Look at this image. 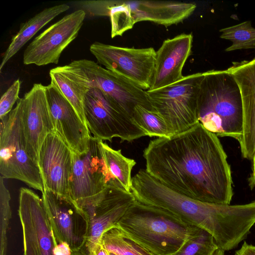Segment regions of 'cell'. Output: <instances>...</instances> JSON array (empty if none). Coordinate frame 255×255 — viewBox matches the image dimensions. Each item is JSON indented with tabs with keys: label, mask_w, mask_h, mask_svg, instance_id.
Instances as JSON below:
<instances>
[{
	"label": "cell",
	"mask_w": 255,
	"mask_h": 255,
	"mask_svg": "<svg viewBox=\"0 0 255 255\" xmlns=\"http://www.w3.org/2000/svg\"><path fill=\"white\" fill-rule=\"evenodd\" d=\"M143 156L146 172L170 189L203 202L230 205L233 181L227 154L218 136L200 123L151 140Z\"/></svg>",
	"instance_id": "cell-1"
},
{
	"label": "cell",
	"mask_w": 255,
	"mask_h": 255,
	"mask_svg": "<svg viewBox=\"0 0 255 255\" xmlns=\"http://www.w3.org/2000/svg\"><path fill=\"white\" fill-rule=\"evenodd\" d=\"M131 181V193L136 201L165 210L188 225L207 231L225 252L237 247L247 235L251 213L247 204L223 205L196 200L167 187L143 169Z\"/></svg>",
	"instance_id": "cell-2"
},
{
	"label": "cell",
	"mask_w": 255,
	"mask_h": 255,
	"mask_svg": "<svg viewBox=\"0 0 255 255\" xmlns=\"http://www.w3.org/2000/svg\"><path fill=\"white\" fill-rule=\"evenodd\" d=\"M115 226L153 255L173 254L198 228L165 210L136 200Z\"/></svg>",
	"instance_id": "cell-3"
},
{
	"label": "cell",
	"mask_w": 255,
	"mask_h": 255,
	"mask_svg": "<svg viewBox=\"0 0 255 255\" xmlns=\"http://www.w3.org/2000/svg\"><path fill=\"white\" fill-rule=\"evenodd\" d=\"M199 122L218 136L238 141L243 131V113L240 90L225 70L203 72L198 99Z\"/></svg>",
	"instance_id": "cell-4"
},
{
	"label": "cell",
	"mask_w": 255,
	"mask_h": 255,
	"mask_svg": "<svg viewBox=\"0 0 255 255\" xmlns=\"http://www.w3.org/2000/svg\"><path fill=\"white\" fill-rule=\"evenodd\" d=\"M56 68L81 87L101 89L113 99L132 119L137 106L155 110L149 101L146 91L93 61L74 60L68 65Z\"/></svg>",
	"instance_id": "cell-5"
},
{
	"label": "cell",
	"mask_w": 255,
	"mask_h": 255,
	"mask_svg": "<svg viewBox=\"0 0 255 255\" xmlns=\"http://www.w3.org/2000/svg\"><path fill=\"white\" fill-rule=\"evenodd\" d=\"M203 73L186 76L167 87L146 91L153 108L165 122L170 136L198 124V99Z\"/></svg>",
	"instance_id": "cell-6"
},
{
	"label": "cell",
	"mask_w": 255,
	"mask_h": 255,
	"mask_svg": "<svg viewBox=\"0 0 255 255\" xmlns=\"http://www.w3.org/2000/svg\"><path fill=\"white\" fill-rule=\"evenodd\" d=\"M22 107L20 98L16 107L0 119V173L4 179L20 180L42 193L44 186L39 167L26 148L21 126Z\"/></svg>",
	"instance_id": "cell-7"
},
{
	"label": "cell",
	"mask_w": 255,
	"mask_h": 255,
	"mask_svg": "<svg viewBox=\"0 0 255 255\" xmlns=\"http://www.w3.org/2000/svg\"><path fill=\"white\" fill-rule=\"evenodd\" d=\"M83 107L87 127L98 139L111 142L118 137L121 142H131L147 136L113 99L98 88L86 90Z\"/></svg>",
	"instance_id": "cell-8"
},
{
	"label": "cell",
	"mask_w": 255,
	"mask_h": 255,
	"mask_svg": "<svg viewBox=\"0 0 255 255\" xmlns=\"http://www.w3.org/2000/svg\"><path fill=\"white\" fill-rule=\"evenodd\" d=\"M135 200L131 193L109 185L98 194L77 202L88 221L86 242L81 250L85 255H95L103 234L116 225Z\"/></svg>",
	"instance_id": "cell-9"
},
{
	"label": "cell",
	"mask_w": 255,
	"mask_h": 255,
	"mask_svg": "<svg viewBox=\"0 0 255 255\" xmlns=\"http://www.w3.org/2000/svg\"><path fill=\"white\" fill-rule=\"evenodd\" d=\"M90 51L106 69L144 91L150 88L156 62L153 48L122 47L96 42L91 44Z\"/></svg>",
	"instance_id": "cell-10"
},
{
	"label": "cell",
	"mask_w": 255,
	"mask_h": 255,
	"mask_svg": "<svg viewBox=\"0 0 255 255\" xmlns=\"http://www.w3.org/2000/svg\"><path fill=\"white\" fill-rule=\"evenodd\" d=\"M72 151L70 192L76 203L98 194L109 185L124 189L106 165L100 139L92 136L86 152Z\"/></svg>",
	"instance_id": "cell-11"
},
{
	"label": "cell",
	"mask_w": 255,
	"mask_h": 255,
	"mask_svg": "<svg viewBox=\"0 0 255 255\" xmlns=\"http://www.w3.org/2000/svg\"><path fill=\"white\" fill-rule=\"evenodd\" d=\"M18 215L22 229L23 255H55L58 245L41 198L21 188Z\"/></svg>",
	"instance_id": "cell-12"
},
{
	"label": "cell",
	"mask_w": 255,
	"mask_h": 255,
	"mask_svg": "<svg viewBox=\"0 0 255 255\" xmlns=\"http://www.w3.org/2000/svg\"><path fill=\"white\" fill-rule=\"evenodd\" d=\"M83 9L67 14L37 36L27 46L25 65L57 64L64 50L77 37L86 16Z\"/></svg>",
	"instance_id": "cell-13"
},
{
	"label": "cell",
	"mask_w": 255,
	"mask_h": 255,
	"mask_svg": "<svg viewBox=\"0 0 255 255\" xmlns=\"http://www.w3.org/2000/svg\"><path fill=\"white\" fill-rule=\"evenodd\" d=\"M41 199L57 243L67 244L72 252L81 251L88 228L85 213L75 201L46 189L42 192Z\"/></svg>",
	"instance_id": "cell-14"
},
{
	"label": "cell",
	"mask_w": 255,
	"mask_h": 255,
	"mask_svg": "<svg viewBox=\"0 0 255 255\" xmlns=\"http://www.w3.org/2000/svg\"><path fill=\"white\" fill-rule=\"evenodd\" d=\"M72 163L70 147L56 131L49 134L39 154L38 167L44 189L73 200L70 192Z\"/></svg>",
	"instance_id": "cell-15"
},
{
	"label": "cell",
	"mask_w": 255,
	"mask_h": 255,
	"mask_svg": "<svg viewBox=\"0 0 255 255\" xmlns=\"http://www.w3.org/2000/svg\"><path fill=\"white\" fill-rule=\"evenodd\" d=\"M22 99L21 126L26 148L30 157L38 166L42 144L47 136L55 131L46 86L34 84Z\"/></svg>",
	"instance_id": "cell-16"
},
{
	"label": "cell",
	"mask_w": 255,
	"mask_h": 255,
	"mask_svg": "<svg viewBox=\"0 0 255 255\" xmlns=\"http://www.w3.org/2000/svg\"><path fill=\"white\" fill-rule=\"evenodd\" d=\"M47 102L56 131L72 151L86 152L92 135L73 106L53 83L46 86Z\"/></svg>",
	"instance_id": "cell-17"
},
{
	"label": "cell",
	"mask_w": 255,
	"mask_h": 255,
	"mask_svg": "<svg viewBox=\"0 0 255 255\" xmlns=\"http://www.w3.org/2000/svg\"><path fill=\"white\" fill-rule=\"evenodd\" d=\"M227 71L240 90L243 107V131L238 141L243 157L252 160L255 153V58L234 62Z\"/></svg>",
	"instance_id": "cell-18"
},
{
	"label": "cell",
	"mask_w": 255,
	"mask_h": 255,
	"mask_svg": "<svg viewBox=\"0 0 255 255\" xmlns=\"http://www.w3.org/2000/svg\"><path fill=\"white\" fill-rule=\"evenodd\" d=\"M192 33H182L165 40L156 51L153 79L149 91L173 84L183 78L182 69L191 53Z\"/></svg>",
	"instance_id": "cell-19"
},
{
	"label": "cell",
	"mask_w": 255,
	"mask_h": 255,
	"mask_svg": "<svg viewBox=\"0 0 255 255\" xmlns=\"http://www.w3.org/2000/svg\"><path fill=\"white\" fill-rule=\"evenodd\" d=\"M133 24L148 21L168 26L182 22L196 8L194 3L174 1L124 0Z\"/></svg>",
	"instance_id": "cell-20"
},
{
	"label": "cell",
	"mask_w": 255,
	"mask_h": 255,
	"mask_svg": "<svg viewBox=\"0 0 255 255\" xmlns=\"http://www.w3.org/2000/svg\"><path fill=\"white\" fill-rule=\"evenodd\" d=\"M65 3L46 8L21 24L3 55L0 65L1 71L6 63L13 57L40 29L55 17L69 9Z\"/></svg>",
	"instance_id": "cell-21"
},
{
	"label": "cell",
	"mask_w": 255,
	"mask_h": 255,
	"mask_svg": "<svg viewBox=\"0 0 255 255\" xmlns=\"http://www.w3.org/2000/svg\"><path fill=\"white\" fill-rule=\"evenodd\" d=\"M100 145L105 163L110 173L127 192L131 193V173L136 164L135 160L125 157L121 149H114L101 140Z\"/></svg>",
	"instance_id": "cell-22"
},
{
	"label": "cell",
	"mask_w": 255,
	"mask_h": 255,
	"mask_svg": "<svg viewBox=\"0 0 255 255\" xmlns=\"http://www.w3.org/2000/svg\"><path fill=\"white\" fill-rule=\"evenodd\" d=\"M101 244L108 252L118 255H153L126 236L116 226L108 229L103 234Z\"/></svg>",
	"instance_id": "cell-23"
},
{
	"label": "cell",
	"mask_w": 255,
	"mask_h": 255,
	"mask_svg": "<svg viewBox=\"0 0 255 255\" xmlns=\"http://www.w3.org/2000/svg\"><path fill=\"white\" fill-rule=\"evenodd\" d=\"M207 231L198 227L181 248L171 255H224Z\"/></svg>",
	"instance_id": "cell-24"
},
{
	"label": "cell",
	"mask_w": 255,
	"mask_h": 255,
	"mask_svg": "<svg viewBox=\"0 0 255 255\" xmlns=\"http://www.w3.org/2000/svg\"><path fill=\"white\" fill-rule=\"evenodd\" d=\"M49 75L51 83L58 88L74 108L83 122L87 125L83 107V99L85 92L60 72L56 67L50 70Z\"/></svg>",
	"instance_id": "cell-25"
},
{
	"label": "cell",
	"mask_w": 255,
	"mask_h": 255,
	"mask_svg": "<svg viewBox=\"0 0 255 255\" xmlns=\"http://www.w3.org/2000/svg\"><path fill=\"white\" fill-rule=\"evenodd\" d=\"M220 38L230 40L232 44L226 49L227 52L245 49H255V28L251 21L220 30Z\"/></svg>",
	"instance_id": "cell-26"
},
{
	"label": "cell",
	"mask_w": 255,
	"mask_h": 255,
	"mask_svg": "<svg viewBox=\"0 0 255 255\" xmlns=\"http://www.w3.org/2000/svg\"><path fill=\"white\" fill-rule=\"evenodd\" d=\"M134 122L147 134V136L157 137L170 136L164 119L155 110H149L137 106L132 116Z\"/></svg>",
	"instance_id": "cell-27"
},
{
	"label": "cell",
	"mask_w": 255,
	"mask_h": 255,
	"mask_svg": "<svg viewBox=\"0 0 255 255\" xmlns=\"http://www.w3.org/2000/svg\"><path fill=\"white\" fill-rule=\"evenodd\" d=\"M10 195L4 183V178L0 177V255H6L7 233L11 211L10 206Z\"/></svg>",
	"instance_id": "cell-28"
},
{
	"label": "cell",
	"mask_w": 255,
	"mask_h": 255,
	"mask_svg": "<svg viewBox=\"0 0 255 255\" xmlns=\"http://www.w3.org/2000/svg\"><path fill=\"white\" fill-rule=\"evenodd\" d=\"M20 81L16 80L1 96L0 101V119L7 115L12 110L15 103L18 100Z\"/></svg>",
	"instance_id": "cell-29"
},
{
	"label": "cell",
	"mask_w": 255,
	"mask_h": 255,
	"mask_svg": "<svg viewBox=\"0 0 255 255\" xmlns=\"http://www.w3.org/2000/svg\"><path fill=\"white\" fill-rule=\"evenodd\" d=\"M235 255H255V246L244 242L241 248L236 251Z\"/></svg>",
	"instance_id": "cell-30"
},
{
	"label": "cell",
	"mask_w": 255,
	"mask_h": 255,
	"mask_svg": "<svg viewBox=\"0 0 255 255\" xmlns=\"http://www.w3.org/2000/svg\"><path fill=\"white\" fill-rule=\"evenodd\" d=\"M71 253L69 246L64 243L58 244L55 250V255H71Z\"/></svg>",
	"instance_id": "cell-31"
},
{
	"label": "cell",
	"mask_w": 255,
	"mask_h": 255,
	"mask_svg": "<svg viewBox=\"0 0 255 255\" xmlns=\"http://www.w3.org/2000/svg\"><path fill=\"white\" fill-rule=\"evenodd\" d=\"M252 160V173L249 179V185L252 189L255 188V153Z\"/></svg>",
	"instance_id": "cell-32"
},
{
	"label": "cell",
	"mask_w": 255,
	"mask_h": 255,
	"mask_svg": "<svg viewBox=\"0 0 255 255\" xmlns=\"http://www.w3.org/2000/svg\"><path fill=\"white\" fill-rule=\"evenodd\" d=\"M95 255H109V253L104 248L102 245L100 244L97 249Z\"/></svg>",
	"instance_id": "cell-33"
},
{
	"label": "cell",
	"mask_w": 255,
	"mask_h": 255,
	"mask_svg": "<svg viewBox=\"0 0 255 255\" xmlns=\"http://www.w3.org/2000/svg\"><path fill=\"white\" fill-rule=\"evenodd\" d=\"M71 255H85L81 251L72 252Z\"/></svg>",
	"instance_id": "cell-34"
},
{
	"label": "cell",
	"mask_w": 255,
	"mask_h": 255,
	"mask_svg": "<svg viewBox=\"0 0 255 255\" xmlns=\"http://www.w3.org/2000/svg\"><path fill=\"white\" fill-rule=\"evenodd\" d=\"M109 255H118V254H116L114 253H113V252H109Z\"/></svg>",
	"instance_id": "cell-35"
}]
</instances>
